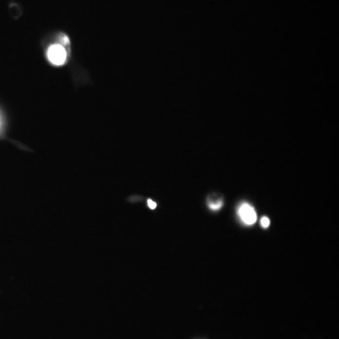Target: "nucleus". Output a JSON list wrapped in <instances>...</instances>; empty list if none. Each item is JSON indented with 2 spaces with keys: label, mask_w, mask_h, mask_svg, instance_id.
Listing matches in <instances>:
<instances>
[{
  "label": "nucleus",
  "mask_w": 339,
  "mask_h": 339,
  "mask_svg": "<svg viewBox=\"0 0 339 339\" xmlns=\"http://www.w3.org/2000/svg\"><path fill=\"white\" fill-rule=\"evenodd\" d=\"M47 56L51 63L55 65H62L66 60L67 53L62 45L54 44L49 47L47 51Z\"/></svg>",
  "instance_id": "obj_1"
},
{
  "label": "nucleus",
  "mask_w": 339,
  "mask_h": 339,
  "mask_svg": "<svg viewBox=\"0 0 339 339\" xmlns=\"http://www.w3.org/2000/svg\"><path fill=\"white\" fill-rule=\"evenodd\" d=\"M240 219L247 226H252L256 222L257 216L254 211V207L248 204H243L239 209Z\"/></svg>",
  "instance_id": "obj_2"
},
{
  "label": "nucleus",
  "mask_w": 339,
  "mask_h": 339,
  "mask_svg": "<svg viewBox=\"0 0 339 339\" xmlns=\"http://www.w3.org/2000/svg\"><path fill=\"white\" fill-rule=\"evenodd\" d=\"M222 206H223V203H222L221 201L218 202V203H213V204H210V205H209L210 208L213 209V210H218V209H220V208L222 207Z\"/></svg>",
  "instance_id": "obj_3"
},
{
  "label": "nucleus",
  "mask_w": 339,
  "mask_h": 339,
  "mask_svg": "<svg viewBox=\"0 0 339 339\" xmlns=\"http://www.w3.org/2000/svg\"><path fill=\"white\" fill-rule=\"evenodd\" d=\"M261 226H263L264 228H267L269 226V220L267 217H263L262 220H261Z\"/></svg>",
  "instance_id": "obj_4"
},
{
  "label": "nucleus",
  "mask_w": 339,
  "mask_h": 339,
  "mask_svg": "<svg viewBox=\"0 0 339 339\" xmlns=\"http://www.w3.org/2000/svg\"><path fill=\"white\" fill-rule=\"evenodd\" d=\"M148 206L151 209H155V207H156V204L155 202H153L152 200H148Z\"/></svg>",
  "instance_id": "obj_5"
},
{
  "label": "nucleus",
  "mask_w": 339,
  "mask_h": 339,
  "mask_svg": "<svg viewBox=\"0 0 339 339\" xmlns=\"http://www.w3.org/2000/svg\"><path fill=\"white\" fill-rule=\"evenodd\" d=\"M60 40H61V42H63V44H68L69 43V40H68V38L65 35H62L60 37Z\"/></svg>",
  "instance_id": "obj_6"
}]
</instances>
